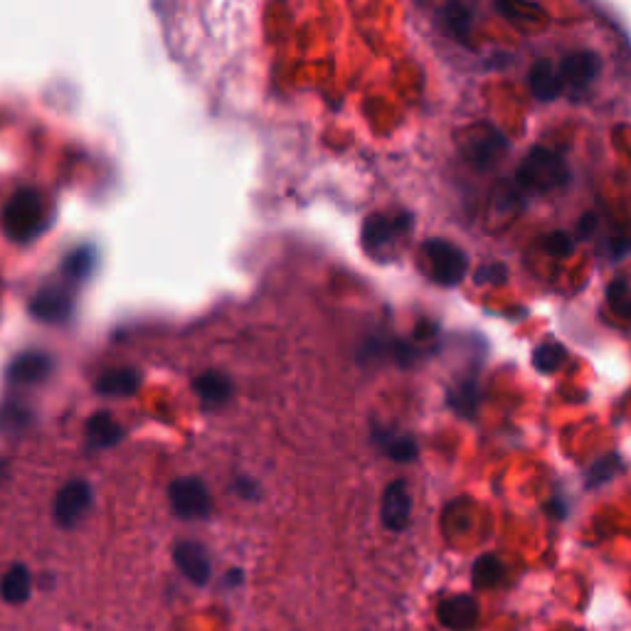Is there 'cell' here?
Listing matches in <instances>:
<instances>
[{
	"label": "cell",
	"mask_w": 631,
	"mask_h": 631,
	"mask_svg": "<svg viewBox=\"0 0 631 631\" xmlns=\"http://www.w3.org/2000/svg\"><path fill=\"white\" fill-rule=\"evenodd\" d=\"M459 146H462L463 158L469 163L479 168H491L506 151V138L501 131H496L488 124H476V126L463 131Z\"/></svg>",
	"instance_id": "cell-6"
},
{
	"label": "cell",
	"mask_w": 631,
	"mask_h": 631,
	"mask_svg": "<svg viewBox=\"0 0 631 631\" xmlns=\"http://www.w3.org/2000/svg\"><path fill=\"white\" fill-rule=\"evenodd\" d=\"M237 491L242 493V496H246V498H256L259 488H256L255 481H249V479H239V481H237Z\"/></svg>",
	"instance_id": "cell-31"
},
{
	"label": "cell",
	"mask_w": 631,
	"mask_h": 631,
	"mask_svg": "<svg viewBox=\"0 0 631 631\" xmlns=\"http://www.w3.org/2000/svg\"><path fill=\"white\" fill-rule=\"evenodd\" d=\"M91 503H94V491L87 481L74 479V481L65 483L55 498V521L67 531L77 528L91 508Z\"/></svg>",
	"instance_id": "cell-7"
},
{
	"label": "cell",
	"mask_w": 631,
	"mask_h": 631,
	"mask_svg": "<svg viewBox=\"0 0 631 631\" xmlns=\"http://www.w3.org/2000/svg\"><path fill=\"white\" fill-rule=\"evenodd\" d=\"M621 462L617 456H604L600 462L594 463L590 469V476H587V486H600V483L609 481L614 473L619 471Z\"/></svg>",
	"instance_id": "cell-27"
},
{
	"label": "cell",
	"mask_w": 631,
	"mask_h": 631,
	"mask_svg": "<svg viewBox=\"0 0 631 631\" xmlns=\"http://www.w3.org/2000/svg\"><path fill=\"white\" fill-rule=\"evenodd\" d=\"M30 419H32V412L25 404L8 402L0 407V429L3 432H22Z\"/></svg>",
	"instance_id": "cell-22"
},
{
	"label": "cell",
	"mask_w": 631,
	"mask_h": 631,
	"mask_svg": "<svg viewBox=\"0 0 631 631\" xmlns=\"http://www.w3.org/2000/svg\"><path fill=\"white\" fill-rule=\"evenodd\" d=\"M444 20H446V28L452 30L456 38L466 39L469 38V28H471V15H469V10L463 8V5H449L446 8V13H444Z\"/></svg>",
	"instance_id": "cell-26"
},
{
	"label": "cell",
	"mask_w": 631,
	"mask_h": 631,
	"mask_svg": "<svg viewBox=\"0 0 631 631\" xmlns=\"http://www.w3.org/2000/svg\"><path fill=\"white\" fill-rule=\"evenodd\" d=\"M30 590H32V577L25 565H13L3 580H0V594L8 604H22L28 601Z\"/></svg>",
	"instance_id": "cell-18"
},
{
	"label": "cell",
	"mask_w": 631,
	"mask_h": 631,
	"mask_svg": "<svg viewBox=\"0 0 631 631\" xmlns=\"http://www.w3.org/2000/svg\"><path fill=\"white\" fill-rule=\"evenodd\" d=\"M168 501H170V508L177 518H186V521L205 518L207 513L212 511L210 491L197 476H183V479H176L170 483Z\"/></svg>",
	"instance_id": "cell-5"
},
{
	"label": "cell",
	"mask_w": 631,
	"mask_h": 631,
	"mask_svg": "<svg viewBox=\"0 0 631 631\" xmlns=\"http://www.w3.org/2000/svg\"><path fill=\"white\" fill-rule=\"evenodd\" d=\"M562 87L582 89L594 82V77L600 74V57L590 52V49H580V52H570L567 57L562 59L560 67Z\"/></svg>",
	"instance_id": "cell-11"
},
{
	"label": "cell",
	"mask_w": 631,
	"mask_h": 631,
	"mask_svg": "<svg viewBox=\"0 0 631 631\" xmlns=\"http://www.w3.org/2000/svg\"><path fill=\"white\" fill-rule=\"evenodd\" d=\"M503 279H506V266L503 264H486L476 272L479 284H498Z\"/></svg>",
	"instance_id": "cell-29"
},
{
	"label": "cell",
	"mask_w": 631,
	"mask_h": 631,
	"mask_svg": "<svg viewBox=\"0 0 631 631\" xmlns=\"http://www.w3.org/2000/svg\"><path fill=\"white\" fill-rule=\"evenodd\" d=\"M481 402V390H479V383L476 380H463L459 387H454L449 393V404L459 414H466L471 417L476 412V407Z\"/></svg>",
	"instance_id": "cell-20"
},
{
	"label": "cell",
	"mask_w": 631,
	"mask_h": 631,
	"mask_svg": "<svg viewBox=\"0 0 631 631\" xmlns=\"http://www.w3.org/2000/svg\"><path fill=\"white\" fill-rule=\"evenodd\" d=\"M607 301L614 308V314L621 318H631V286L627 281H611L607 289Z\"/></svg>",
	"instance_id": "cell-25"
},
{
	"label": "cell",
	"mask_w": 631,
	"mask_h": 631,
	"mask_svg": "<svg viewBox=\"0 0 631 631\" xmlns=\"http://www.w3.org/2000/svg\"><path fill=\"white\" fill-rule=\"evenodd\" d=\"M373 439L380 444V449H383L390 459H394V462H414V459H417V452H419V446H417V442H414L410 434H394L377 429V432L373 434Z\"/></svg>",
	"instance_id": "cell-19"
},
{
	"label": "cell",
	"mask_w": 631,
	"mask_h": 631,
	"mask_svg": "<svg viewBox=\"0 0 631 631\" xmlns=\"http://www.w3.org/2000/svg\"><path fill=\"white\" fill-rule=\"evenodd\" d=\"M528 79H531V89L538 101H552V99L560 97V91L565 89L560 72L558 67H552L550 59H538L531 67Z\"/></svg>",
	"instance_id": "cell-14"
},
{
	"label": "cell",
	"mask_w": 631,
	"mask_h": 631,
	"mask_svg": "<svg viewBox=\"0 0 631 631\" xmlns=\"http://www.w3.org/2000/svg\"><path fill=\"white\" fill-rule=\"evenodd\" d=\"M565 355L567 353H565V348L560 343H542L532 353V365L540 373H555L565 360Z\"/></svg>",
	"instance_id": "cell-23"
},
{
	"label": "cell",
	"mask_w": 631,
	"mask_h": 631,
	"mask_svg": "<svg viewBox=\"0 0 631 631\" xmlns=\"http://www.w3.org/2000/svg\"><path fill=\"white\" fill-rule=\"evenodd\" d=\"M91 266H94V249L82 246V249H74V252L67 256V262H65V276L72 279V281L87 279Z\"/></svg>",
	"instance_id": "cell-24"
},
{
	"label": "cell",
	"mask_w": 631,
	"mask_h": 631,
	"mask_svg": "<svg viewBox=\"0 0 631 631\" xmlns=\"http://www.w3.org/2000/svg\"><path fill=\"white\" fill-rule=\"evenodd\" d=\"M422 256L437 284L456 286L466 274V255L446 239H427L422 245Z\"/></svg>",
	"instance_id": "cell-4"
},
{
	"label": "cell",
	"mask_w": 631,
	"mask_h": 631,
	"mask_svg": "<svg viewBox=\"0 0 631 631\" xmlns=\"http://www.w3.org/2000/svg\"><path fill=\"white\" fill-rule=\"evenodd\" d=\"M195 393L197 397L205 404H210V407H220V404L229 402L235 387H232V380H229L227 375L207 370V373H203L195 380Z\"/></svg>",
	"instance_id": "cell-15"
},
{
	"label": "cell",
	"mask_w": 631,
	"mask_h": 631,
	"mask_svg": "<svg viewBox=\"0 0 631 631\" xmlns=\"http://www.w3.org/2000/svg\"><path fill=\"white\" fill-rule=\"evenodd\" d=\"M227 580H229V584H239V580H242V572L232 570V572H229V577H227Z\"/></svg>",
	"instance_id": "cell-32"
},
{
	"label": "cell",
	"mask_w": 631,
	"mask_h": 631,
	"mask_svg": "<svg viewBox=\"0 0 631 631\" xmlns=\"http://www.w3.org/2000/svg\"><path fill=\"white\" fill-rule=\"evenodd\" d=\"M412 518V493L404 481H393L383 493V523L390 531L400 532Z\"/></svg>",
	"instance_id": "cell-9"
},
{
	"label": "cell",
	"mask_w": 631,
	"mask_h": 631,
	"mask_svg": "<svg viewBox=\"0 0 631 631\" xmlns=\"http://www.w3.org/2000/svg\"><path fill=\"white\" fill-rule=\"evenodd\" d=\"M141 375L134 367H121V370H107L99 377L97 393L104 397H126L138 390Z\"/></svg>",
	"instance_id": "cell-17"
},
{
	"label": "cell",
	"mask_w": 631,
	"mask_h": 631,
	"mask_svg": "<svg viewBox=\"0 0 631 631\" xmlns=\"http://www.w3.org/2000/svg\"><path fill=\"white\" fill-rule=\"evenodd\" d=\"M471 577L476 587H493V584H498L503 577L501 560L496 555H481L476 560V565H473Z\"/></svg>",
	"instance_id": "cell-21"
},
{
	"label": "cell",
	"mask_w": 631,
	"mask_h": 631,
	"mask_svg": "<svg viewBox=\"0 0 631 631\" xmlns=\"http://www.w3.org/2000/svg\"><path fill=\"white\" fill-rule=\"evenodd\" d=\"M52 367H55V360L48 353L28 350L8 365L5 375H8V383L13 385H38L48 380Z\"/></svg>",
	"instance_id": "cell-12"
},
{
	"label": "cell",
	"mask_w": 631,
	"mask_h": 631,
	"mask_svg": "<svg viewBox=\"0 0 631 631\" xmlns=\"http://www.w3.org/2000/svg\"><path fill=\"white\" fill-rule=\"evenodd\" d=\"M479 604L469 594H454L444 600L437 609V617L446 629L452 631H471L479 624Z\"/></svg>",
	"instance_id": "cell-13"
},
{
	"label": "cell",
	"mask_w": 631,
	"mask_h": 631,
	"mask_svg": "<svg viewBox=\"0 0 631 631\" xmlns=\"http://www.w3.org/2000/svg\"><path fill=\"white\" fill-rule=\"evenodd\" d=\"M545 249L555 256H570L575 252V237L567 232H550L545 237Z\"/></svg>",
	"instance_id": "cell-28"
},
{
	"label": "cell",
	"mask_w": 631,
	"mask_h": 631,
	"mask_svg": "<svg viewBox=\"0 0 631 631\" xmlns=\"http://www.w3.org/2000/svg\"><path fill=\"white\" fill-rule=\"evenodd\" d=\"M597 229V217L594 215H584L580 220V225H577V232H580V237H592V232Z\"/></svg>",
	"instance_id": "cell-30"
},
{
	"label": "cell",
	"mask_w": 631,
	"mask_h": 631,
	"mask_svg": "<svg viewBox=\"0 0 631 631\" xmlns=\"http://www.w3.org/2000/svg\"><path fill=\"white\" fill-rule=\"evenodd\" d=\"M3 469H5V463L0 462V481H3Z\"/></svg>",
	"instance_id": "cell-33"
},
{
	"label": "cell",
	"mask_w": 631,
	"mask_h": 631,
	"mask_svg": "<svg viewBox=\"0 0 631 631\" xmlns=\"http://www.w3.org/2000/svg\"><path fill=\"white\" fill-rule=\"evenodd\" d=\"M515 180H518V187L528 193H548L567 180V168L558 153H552L548 148H532L515 170Z\"/></svg>",
	"instance_id": "cell-3"
},
{
	"label": "cell",
	"mask_w": 631,
	"mask_h": 631,
	"mask_svg": "<svg viewBox=\"0 0 631 631\" xmlns=\"http://www.w3.org/2000/svg\"><path fill=\"white\" fill-rule=\"evenodd\" d=\"M173 560H176L177 570L186 575L193 584H207L210 575H212V565H210V555L207 550L195 540L177 542L173 550Z\"/></svg>",
	"instance_id": "cell-10"
},
{
	"label": "cell",
	"mask_w": 631,
	"mask_h": 631,
	"mask_svg": "<svg viewBox=\"0 0 631 631\" xmlns=\"http://www.w3.org/2000/svg\"><path fill=\"white\" fill-rule=\"evenodd\" d=\"M412 232L410 212H375L365 220L363 246L373 259H393Z\"/></svg>",
	"instance_id": "cell-2"
},
{
	"label": "cell",
	"mask_w": 631,
	"mask_h": 631,
	"mask_svg": "<svg viewBox=\"0 0 631 631\" xmlns=\"http://www.w3.org/2000/svg\"><path fill=\"white\" fill-rule=\"evenodd\" d=\"M74 311V298L69 294V289L59 284H48L45 289H39L32 304H30V314L32 318H38L42 324H59L67 321Z\"/></svg>",
	"instance_id": "cell-8"
},
{
	"label": "cell",
	"mask_w": 631,
	"mask_h": 631,
	"mask_svg": "<svg viewBox=\"0 0 631 631\" xmlns=\"http://www.w3.org/2000/svg\"><path fill=\"white\" fill-rule=\"evenodd\" d=\"M121 437H124L121 424L114 422L108 412H97L87 422V439L91 449H108L121 442Z\"/></svg>",
	"instance_id": "cell-16"
},
{
	"label": "cell",
	"mask_w": 631,
	"mask_h": 631,
	"mask_svg": "<svg viewBox=\"0 0 631 631\" xmlns=\"http://www.w3.org/2000/svg\"><path fill=\"white\" fill-rule=\"evenodd\" d=\"M0 220H3V229L10 239H15L20 245H28L48 229L52 217H49L48 200L39 195L38 190L22 187L5 203Z\"/></svg>",
	"instance_id": "cell-1"
}]
</instances>
